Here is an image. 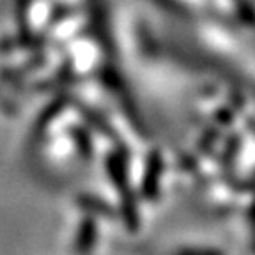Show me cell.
<instances>
[{"label": "cell", "mask_w": 255, "mask_h": 255, "mask_svg": "<svg viewBox=\"0 0 255 255\" xmlns=\"http://www.w3.org/2000/svg\"><path fill=\"white\" fill-rule=\"evenodd\" d=\"M92 234H94V227H92V223L87 222L82 225V232L78 236V248L82 252L89 250L92 245Z\"/></svg>", "instance_id": "obj_3"}, {"label": "cell", "mask_w": 255, "mask_h": 255, "mask_svg": "<svg viewBox=\"0 0 255 255\" xmlns=\"http://www.w3.org/2000/svg\"><path fill=\"white\" fill-rule=\"evenodd\" d=\"M158 177H159V161L156 158V154H152L151 163L147 167V174H145V179H143V191L145 195H152L158 186Z\"/></svg>", "instance_id": "obj_2"}, {"label": "cell", "mask_w": 255, "mask_h": 255, "mask_svg": "<svg viewBox=\"0 0 255 255\" xmlns=\"http://www.w3.org/2000/svg\"><path fill=\"white\" fill-rule=\"evenodd\" d=\"M110 168V175L112 181L116 183V186L119 188L121 195H123V211H124V218H126L128 225L131 229H136V209H135V202H133L131 191L128 188V179H126V170H124V161L116 156V158L110 159L108 163Z\"/></svg>", "instance_id": "obj_1"}]
</instances>
